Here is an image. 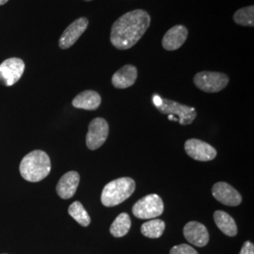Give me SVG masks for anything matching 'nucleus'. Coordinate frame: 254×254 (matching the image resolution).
Here are the masks:
<instances>
[{
    "label": "nucleus",
    "instance_id": "nucleus-1",
    "mask_svg": "<svg viewBox=\"0 0 254 254\" xmlns=\"http://www.w3.org/2000/svg\"><path fill=\"white\" fill-rule=\"evenodd\" d=\"M151 25V16L144 9L128 11L111 27L110 42L119 50H127L137 44Z\"/></svg>",
    "mask_w": 254,
    "mask_h": 254
},
{
    "label": "nucleus",
    "instance_id": "nucleus-2",
    "mask_svg": "<svg viewBox=\"0 0 254 254\" xmlns=\"http://www.w3.org/2000/svg\"><path fill=\"white\" fill-rule=\"evenodd\" d=\"M19 170L26 181L36 183L48 176L51 172V161L46 152L35 150L22 159Z\"/></svg>",
    "mask_w": 254,
    "mask_h": 254
},
{
    "label": "nucleus",
    "instance_id": "nucleus-3",
    "mask_svg": "<svg viewBox=\"0 0 254 254\" xmlns=\"http://www.w3.org/2000/svg\"><path fill=\"white\" fill-rule=\"evenodd\" d=\"M136 190V183L130 177H122L109 182L105 186L101 195V201L107 207L121 204L127 200Z\"/></svg>",
    "mask_w": 254,
    "mask_h": 254
},
{
    "label": "nucleus",
    "instance_id": "nucleus-4",
    "mask_svg": "<svg viewBox=\"0 0 254 254\" xmlns=\"http://www.w3.org/2000/svg\"><path fill=\"white\" fill-rule=\"evenodd\" d=\"M155 107L162 114L173 117L177 116L178 122L182 126L191 125L197 117V111L194 108L170 99L161 98L157 104H155Z\"/></svg>",
    "mask_w": 254,
    "mask_h": 254
},
{
    "label": "nucleus",
    "instance_id": "nucleus-5",
    "mask_svg": "<svg viewBox=\"0 0 254 254\" xmlns=\"http://www.w3.org/2000/svg\"><path fill=\"white\" fill-rule=\"evenodd\" d=\"M163 200L156 194H150L141 198L132 208L133 215L139 219L158 218L163 214Z\"/></svg>",
    "mask_w": 254,
    "mask_h": 254
},
{
    "label": "nucleus",
    "instance_id": "nucleus-6",
    "mask_svg": "<svg viewBox=\"0 0 254 254\" xmlns=\"http://www.w3.org/2000/svg\"><path fill=\"white\" fill-rule=\"evenodd\" d=\"M229 77L227 74L218 72H200L194 76V84L200 91L215 93L227 87Z\"/></svg>",
    "mask_w": 254,
    "mask_h": 254
},
{
    "label": "nucleus",
    "instance_id": "nucleus-7",
    "mask_svg": "<svg viewBox=\"0 0 254 254\" xmlns=\"http://www.w3.org/2000/svg\"><path fill=\"white\" fill-rule=\"evenodd\" d=\"M108 122L103 118L93 119L89 125L86 136V144L90 150H97L103 145L109 136Z\"/></svg>",
    "mask_w": 254,
    "mask_h": 254
},
{
    "label": "nucleus",
    "instance_id": "nucleus-8",
    "mask_svg": "<svg viewBox=\"0 0 254 254\" xmlns=\"http://www.w3.org/2000/svg\"><path fill=\"white\" fill-rule=\"evenodd\" d=\"M25 72V63L18 58H10L0 64V83L10 87L22 77Z\"/></svg>",
    "mask_w": 254,
    "mask_h": 254
},
{
    "label": "nucleus",
    "instance_id": "nucleus-9",
    "mask_svg": "<svg viewBox=\"0 0 254 254\" xmlns=\"http://www.w3.org/2000/svg\"><path fill=\"white\" fill-rule=\"evenodd\" d=\"M185 150L192 159L197 161H211L217 156V150L213 146L197 138L187 140Z\"/></svg>",
    "mask_w": 254,
    "mask_h": 254
},
{
    "label": "nucleus",
    "instance_id": "nucleus-10",
    "mask_svg": "<svg viewBox=\"0 0 254 254\" xmlns=\"http://www.w3.org/2000/svg\"><path fill=\"white\" fill-rule=\"evenodd\" d=\"M212 194L216 200L227 206H237L241 203L240 193L225 182H218L213 186Z\"/></svg>",
    "mask_w": 254,
    "mask_h": 254
},
{
    "label": "nucleus",
    "instance_id": "nucleus-11",
    "mask_svg": "<svg viewBox=\"0 0 254 254\" xmlns=\"http://www.w3.org/2000/svg\"><path fill=\"white\" fill-rule=\"evenodd\" d=\"M89 26V20L86 17H80L73 21V23L64 30L60 39L59 46L62 49H68L73 46L82 34L86 31Z\"/></svg>",
    "mask_w": 254,
    "mask_h": 254
},
{
    "label": "nucleus",
    "instance_id": "nucleus-12",
    "mask_svg": "<svg viewBox=\"0 0 254 254\" xmlns=\"http://www.w3.org/2000/svg\"><path fill=\"white\" fill-rule=\"evenodd\" d=\"M184 236L192 245L204 247L209 242L207 228L198 221H190L184 227Z\"/></svg>",
    "mask_w": 254,
    "mask_h": 254
},
{
    "label": "nucleus",
    "instance_id": "nucleus-13",
    "mask_svg": "<svg viewBox=\"0 0 254 254\" xmlns=\"http://www.w3.org/2000/svg\"><path fill=\"white\" fill-rule=\"evenodd\" d=\"M188 36V28L183 25H176L170 28L164 35L162 46L168 51H175L186 43Z\"/></svg>",
    "mask_w": 254,
    "mask_h": 254
},
{
    "label": "nucleus",
    "instance_id": "nucleus-14",
    "mask_svg": "<svg viewBox=\"0 0 254 254\" xmlns=\"http://www.w3.org/2000/svg\"><path fill=\"white\" fill-rule=\"evenodd\" d=\"M80 176L76 172H69L65 173L60 179L57 185V193L64 200H68L73 197L78 188Z\"/></svg>",
    "mask_w": 254,
    "mask_h": 254
},
{
    "label": "nucleus",
    "instance_id": "nucleus-15",
    "mask_svg": "<svg viewBox=\"0 0 254 254\" xmlns=\"http://www.w3.org/2000/svg\"><path fill=\"white\" fill-rule=\"evenodd\" d=\"M137 78V70L134 65L127 64L119 69L112 76V85L116 89H127L133 86Z\"/></svg>",
    "mask_w": 254,
    "mask_h": 254
},
{
    "label": "nucleus",
    "instance_id": "nucleus-16",
    "mask_svg": "<svg viewBox=\"0 0 254 254\" xmlns=\"http://www.w3.org/2000/svg\"><path fill=\"white\" fill-rule=\"evenodd\" d=\"M102 98L97 91H84L73 98V107L75 109L95 110L100 107Z\"/></svg>",
    "mask_w": 254,
    "mask_h": 254
},
{
    "label": "nucleus",
    "instance_id": "nucleus-17",
    "mask_svg": "<svg viewBox=\"0 0 254 254\" xmlns=\"http://www.w3.org/2000/svg\"><path fill=\"white\" fill-rule=\"evenodd\" d=\"M214 220L218 229L228 236L237 235V226L235 219L224 211L218 210L214 214Z\"/></svg>",
    "mask_w": 254,
    "mask_h": 254
},
{
    "label": "nucleus",
    "instance_id": "nucleus-18",
    "mask_svg": "<svg viewBox=\"0 0 254 254\" xmlns=\"http://www.w3.org/2000/svg\"><path fill=\"white\" fill-rule=\"evenodd\" d=\"M131 228V219L127 213L120 214L110 226V234L114 237L127 236Z\"/></svg>",
    "mask_w": 254,
    "mask_h": 254
},
{
    "label": "nucleus",
    "instance_id": "nucleus-19",
    "mask_svg": "<svg viewBox=\"0 0 254 254\" xmlns=\"http://www.w3.org/2000/svg\"><path fill=\"white\" fill-rule=\"evenodd\" d=\"M166 223L161 219H151L141 226V234L149 238H159L163 235Z\"/></svg>",
    "mask_w": 254,
    "mask_h": 254
},
{
    "label": "nucleus",
    "instance_id": "nucleus-20",
    "mask_svg": "<svg viewBox=\"0 0 254 254\" xmlns=\"http://www.w3.org/2000/svg\"><path fill=\"white\" fill-rule=\"evenodd\" d=\"M68 213L72 218L83 227H87L91 223V217L80 201H74L68 209Z\"/></svg>",
    "mask_w": 254,
    "mask_h": 254
},
{
    "label": "nucleus",
    "instance_id": "nucleus-21",
    "mask_svg": "<svg viewBox=\"0 0 254 254\" xmlns=\"http://www.w3.org/2000/svg\"><path fill=\"white\" fill-rule=\"evenodd\" d=\"M234 21L236 22V24L242 27H254V6H248L245 8L237 9L234 14Z\"/></svg>",
    "mask_w": 254,
    "mask_h": 254
},
{
    "label": "nucleus",
    "instance_id": "nucleus-22",
    "mask_svg": "<svg viewBox=\"0 0 254 254\" xmlns=\"http://www.w3.org/2000/svg\"><path fill=\"white\" fill-rule=\"evenodd\" d=\"M170 254H199L198 252L188 244L174 246L172 248Z\"/></svg>",
    "mask_w": 254,
    "mask_h": 254
},
{
    "label": "nucleus",
    "instance_id": "nucleus-23",
    "mask_svg": "<svg viewBox=\"0 0 254 254\" xmlns=\"http://www.w3.org/2000/svg\"><path fill=\"white\" fill-rule=\"evenodd\" d=\"M239 254H254V244L250 241H246Z\"/></svg>",
    "mask_w": 254,
    "mask_h": 254
},
{
    "label": "nucleus",
    "instance_id": "nucleus-24",
    "mask_svg": "<svg viewBox=\"0 0 254 254\" xmlns=\"http://www.w3.org/2000/svg\"><path fill=\"white\" fill-rule=\"evenodd\" d=\"M8 1H9V0H0V5H4V4H6Z\"/></svg>",
    "mask_w": 254,
    "mask_h": 254
},
{
    "label": "nucleus",
    "instance_id": "nucleus-25",
    "mask_svg": "<svg viewBox=\"0 0 254 254\" xmlns=\"http://www.w3.org/2000/svg\"><path fill=\"white\" fill-rule=\"evenodd\" d=\"M85 1H91V0H85Z\"/></svg>",
    "mask_w": 254,
    "mask_h": 254
}]
</instances>
